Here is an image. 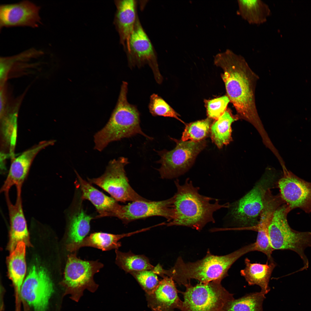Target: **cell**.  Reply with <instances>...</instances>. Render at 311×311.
I'll use <instances>...</instances> for the list:
<instances>
[{"mask_svg": "<svg viewBox=\"0 0 311 311\" xmlns=\"http://www.w3.org/2000/svg\"><path fill=\"white\" fill-rule=\"evenodd\" d=\"M117 10L114 24L119 34L120 43L126 51L128 48L130 36L133 31L138 15L137 1H115Z\"/></svg>", "mask_w": 311, "mask_h": 311, "instance_id": "d6986e66", "label": "cell"}, {"mask_svg": "<svg viewBox=\"0 0 311 311\" xmlns=\"http://www.w3.org/2000/svg\"><path fill=\"white\" fill-rule=\"evenodd\" d=\"M26 245L23 241L19 242L7 259L9 276L19 294H20L26 270Z\"/></svg>", "mask_w": 311, "mask_h": 311, "instance_id": "cb8c5ba5", "label": "cell"}, {"mask_svg": "<svg viewBox=\"0 0 311 311\" xmlns=\"http://www.w3.org/2000/svg\"><path fill=\"white\" fill-rule=\"evenodd\" d=\"M129 163L127 158L123 157L111 160L103 174L88 180L107 192L117 201L149 200L139 195L129 183L125 170V166Z\"/></svg>", "mask_w": 311, "mask_h": 311, "instance_id": "30bf717a", "label": "cell"}, {"mask_svg": "<svg viewBox=\"0 0 311 311\" xmlns=\"http://www.w3.org/2000/svg\"><path fill=\"white\" fill-rule=\"evenodd\" d=\"M9 67L4 62L0 60V78L1 81L3 80L5 78L6 72Z\"/></svg>", "mask_w": 311, "mask_h": 311, "instance_id": "836d02e7", "label": "cell"}, {"mask_svg": "<svg viewBox=\"0 0 311 311\" xmlns=\"http://www.w3.org/2000/svg\"><path fill=\"white\" fill-rule=\"evenodd\" d=\"M40 7L28 0L1 4L0 6V28L16 26L37 28L41 23Z\"/></svg>", "mask_w": 311, "mask_h": 311, "instance_id": "9a60e30c", "label": "cell"}, {"mask_svg": "<svg viewBox=\"0 0 311 311\" xmlns=\"http://www.w3.org/2000/svg\"><path fill=\"white\" fill-rule=\"evenodd\" d=\"M221 281L200 282L195 285L190 283L185 286V291L180 310L181 311H222L226 304L234 299L221 285Z\"/></svg>", "mask_w": 311, "mask_h": 311, "instance_id": "52a82bcc", "label": "cell"}, {"mask_svg": "<svg viewBox=\"0 0 311 311\" xmlns=\"http://www.w3.org/2000/svg\"><path fill=\"white\" fill-rule=\"evenodd\" d=\"M254 251V246L251 244L222 256L213 255L208 250L204 257L194 262H185L179 257L174 265L169 270L159 266L158 274L166 275L179 285L184 286L192 279L202 283L221 281L228 276V270L235 261L243 255Z\"/></svg>", "mask_w": 311, "mask_h": 311, "instance_id": "7a4b0ae2", "label": "cell"}, {"mask_svg": "<svg viewBox=\"0 0 311 311\" xmlns=\"http://www.w3.org/2000/svg\"><path fill=\"white\" fill-rule=\"evenodd\" d=\"M55 141L54 140L42 141L18 157L12 158L8 174L1 188L0 192H9L14 185L16 189H22L36 156L42 149L53 145Z\"/></svg>", "mask_w": 311, "mask_h": 311, "instance_id": "2e32d148", "label": "cell"}, {"mask_svg": "<svg viewBox=\"0 0 311 311\" xmlns=\"http://www.w3.org/2000/svg\"><path fill=\"white\" fill-rule=\"evenodd\" d=\"M211 121L209 118L191 122L186 125L181 140L194 142L202 141L210 131Z\"/></svg>", "mask_w": 311, "mask_h": 311, "instance_id": "f1b7e54d", "label": "cell"}, {"mask_svg": "<svg viewBox=\"0 0 311 311\" xmlns=\"http://www.w3.org/2000/svg\"><path fill=\"white\" fill-rule=\"evenodd\" d=\"M291 210L285 202L275 211L268 228V233L274 250H288L297 254L302 260L304 266L299 270H307L308 259L304 251L311 247V232H299L292 229L287 220L288 213Z\"/></svg>", "mask_w": 311, "mask_h": 311, "instance_id": "5b68a950", "label": "cell"}, {"mask_svg": "<svg viewBox=\"0 0 311 311\" xmlns=\"http://www.w3.org/2000/svg\"><path fill=\"white\" fill-rule=\"evenodd\" d=\"M126 52L130 67H140L147 64L151 69L157 83H162L163 77L159 70L156 52L138 15L130 39L128 48Z\"/></svg>", "mask_w": 311, "mask_h": 311, "instance_id": "7c38bea8", "label": "cell"}, {"mask_svg": "<svg viewBox=\"0 0 311 311\" xmlns=\"http://www.w3.org/2000/svg\"><path fill=\"white\" fill-rule=\"evenodd\" d=\"M103 266L98 261L78 258L77 252L68 255L62 283L72 299L78 301L85 289L92 292L96 290L98 285L94 280V276Z\"/></svg>", "mask_w": 311, "mask_h": 311, "instance_id": "ba28073f", "label": "cell"}, {"mask_svg": "<svg viewBox=\"0 0 311 311\" xmlns=\"http://www.w3.org/2000/svg\"><path fill=\"white\" fill-rule=\"evenodd\" d=\"M173 215L172 197L162 201H137L120 205L115 217L127 224L134 221L154 216L164 217L169 222Z\"/></svg>", "mask_w": 311, "mask_h": 311, "instance_id": "5bb4252c", "label": "cell"}, {"mask_svg": "<svg viewBox=\"0 0 311 311\" xmlns=\"http://www.w3.org/2000/svg\"><path fill=\"white\" fill-rule=\"evenodd\" d=\"M172 139L176 143L174 149L156 151L160 157L156 162L161 164L157 170L163 179L176 178L186 172L206 144L203 140L199 142L184 141Z\"/></svg>", "mask_w": 311, "mask_h": 311, "instance_id": "9c48e42d", "label": "cell"}, {"mask_svg": "<svg viewBox=\"0 0 311 311\" xmlns=\"http://www.w3.org/2000/svg\"><path fill=\"white\" fill-rule=\"evenodd\" d=\"M143 228L127 233L115 234L102 232H94L86 237L81 242L76 243L67 244V250L71 253L77 252L80 248L90 246L98 249L103 251L113 249H117L121 246L119 240L125 237L146 231Z\"/></svg>", "mask_w": 311, "mask_h": 311, "instance_id": "44dd1931", "label": "cell"}, {"mask_svg": "<svg viewBox=\"0 0 311 311\" xmlns=\"http://www.w3.org/2000/svg\"><path fill=\"white\" fill-rule=\"evenodd\" d=\"M0 115H2L4 110V100L3 98V93L2 91H1L0 94Z\"/></svg>", "mask_w": 311, "mask_h": 311, "instance_id": "e575fe53", "label": "cell"}, {"mask_svg": "<svg viewBox=\"0 0 311 311\" xmlns=\"http://www.w3.org/2000/svg\"><path fill=\"white\" fill-rule=\"evenodd\" d=\"M238 118L233 115L230 110L227 109L211 125L210 132L211 139L219 148L232 141L231 124Z\"/></svg>", "mask_w": 311, "mask_h": 311, "instance_id": "484cf974", "label": "cell"}, {"mask_svg": "<svg viewBox=\"0 0 311 311\" xmlns=\"http://www.w3.org/2000/svg\"><path fill=\"white\" fill-rule=\"evenodd\" d=\"M238 14L249 24L266 22L271 14L269 6L261 0H238Z\"/></svg>", "mask_w": 311, "mask_h": 311, "instance_id": "603a6c76", "label": "cell"}, {"mask_svg": "<svg viewBox=\"0 0 311 311\" xmlns=\"http://www.w3.org/2000/svg\"><path fill=\"white\" fill-rule=\"evenodd\" d=\"M156 289L151 293L146 294L148 307L153 311H174L180 310L182 301L178 295L174 280L165 275Z\"/></svg>", "mask_w": 311, "mask_h": 311, "instance_id": "ac0fdd59", "label": "cell"}, {"mask_svg": "<svg viewBox=\"0 0 311 311\" xmlns=\"http://www.w3.org/2000/svg\"><path fill=\"white\" fill-rule=\"evenodd\" d=\"M54 292L53 282L46 270L33 266L21 287L22 297L33 311H47Z\"/></svg>", "mask_w": 311, "mask_h": 311, "instance_id": "8fae6325", "label": "cell"}, {"mask_svg": "<svg viewBox=\"0 0 311 311\" xmlns=\"http://www.w3.org/2000/svg\"><path fill=\"white\" fill-rule=\"evenodd\" d=\"M16 191V198L14 204L11 201L9 192L4 193L10 224V240L8 249L10 253L15 249L20 242L23 241L27 246H31L26 221L23 209L22 189H17Z\"/></svg>", "mask_w": 311, "mask_h": 311, "instance_id": "e0dca14e", "label": "cell"}, {"mask_svg": "<svg viewBox=\"0 0 311 311\" xmlns=\"http://www.w3.org/2000/svg\"><path fill=\"white\" fill-rule=\"evenodd\" d=\"M258 232L255 244V251L261 252L267 256L268 261H273L272 254L274 250L270 243L268 230L257 227Z\"/></svg>", "mask_w": 311, "mask_h": 311, "instance_id": "d6a6232c", "label": "cell"}, {"mask_svg": "<svg viewBox=\"0 0 311 311\" xmlns=\"http://www.w3.org/2000/svg\"><path fill=\"white\" fill-rule=\"evenodd\" d=\"M128 83L123 81L117 104L109 120L94 136L95 149L101 151L112 142L138 134L153 139L142 130L140 113L136 106L128 102Z\"/></svg>", "mask_w": 311, "mask_h": 311, "instance_id": "277c9868", "label": "cell"}, {"mask_svg": "<svg viewBox=\"0 0 311 311\" xmlns=\"http://www.w3.org/2000/svg\"><path fill=\"white\" fill-rule=\"evenodd\" d=\"M175 183L177 191L172 197L173 216L166 223L167 226H182L201 231L207 223H215L214 212L223 208H229L228 203L220 204L219 200L200 194L199 188L195 187L187 179L181 185L178 179Z\"/></svg>", "mask_w": 311, "mask_h": 311, "instance_id": "3957f363", "label": "cell"}, {"mask_svg": "<svg viewBox=\"0 0 311 311\" xmlns=\"http://www.w3.org/2000/svg\"><path fill=\"white\" fill-rule=\"evenodd\" d=\"M75 172L81 191V198L90 201L94 206L98 213L97 217H115L120 205L117 201L94 187L83 179L76 171Z\"/></svg>", "mask_w": 311, "mask_h": 311, "instance_id": "ffe728a7", "label": "cell"}, {"mask_svg": "<svg viewBox=\"0 0 311 311\" xmlns=\"http://www.w3.org/2000/svg\"><path fill=\"white\" fill-rule=\"evenodd\" d=\"M276 180L274 175L267 173L245 195L230 205L232 219L242 227L257 226L268 191L277 187Z\"/></svg>", "mask_w": 311, "mask_h": 311, "instance_id": "8992f818", "label": "cell"}, {"mask_svg": "<svg viewBox=\"0 0 311 311\" xmlns=\"http://www.w3.org/2000/svg\"><path fill=\"white\" fill-rule=\"evenodd\" d=\"M215 63L223 70L221 77L227 96L234 107L238 118L253 124L259 123L255 99L258 76L243 56L230 50L219 56Z\"/></svg>", "mask_w": 311, "mask_h": 311, "instance_id": "6da1fadb", "label": "cell"}, {"mask_svg": "<svg viewBox=\"0 0 311 311\" xmlns=\"http://www.w3.org/2000/svg\"><path fill=\"white\" fill-rule=\"evenodd\" d=\"M283 174L277 182L281 197L292 210L299 208L311 213V182L298 177L283 168Z\"/></svg>", "mask_w": 311, "mask_h": 311, "instance_id": "4fadbf2b", "label": "cell"}, {"mask_svg": "<svg viewBox=\"0 0 311 311\" xmlns=\"http://www.w3.org/2000/svg\"><path fill=\"white\" fill-rule=\"evenodd\" d=\"M130 273L135 279L146 294L152 293L160 283L157 274L153 270L133 271Z\"/></svg>", "mask_w": 311, "mask_h": 311, "instance_id": "4dcf8cb0", "label": "cell"}, {"mask_svg": "<svg viewBox=\"0 0 311 311\" xmlns=\"http://www.w3.org/2000/svg\"><path fill=\"white\" fill-rule=\"evenodd\" d=\"M245 268L240 273L249 285H257L261 288V291L266 295L270 290L269 283L272 273L276 266L273 261H267L265 264L252 263L246 258L244 260Z\"/></svg>", "mask_w": 311, "mask_h": 311, "instance_id": "7402d4cb", "label": "cell"}, {"mask_svg": "<svg viewBox=\"0 0 311 311\" xmlns=\"http://www.w3.org/2000/svg\"><path fill=\"white\" fill-rule=\"evenodd\" d=\"M115 263L126 273L142 270H153L155 267L152 265L148 258L143 255H136L129 251L123 252L115 250Z\"/></svg>", "mask_w": 311, "mask_h": 311, "instance_id": "4316f807", "label": "cell"}, {"mask_svg": "<svg viewBox=\"0 0 311 311\" xmlns=\"http://www.w3.org/2000/svg\"><path fill=\"white\" fill-rule=\"evenodd\" d=\"M230 100L227 95L205 101L207 115L209 118L216 120L227 109Z\"/></svg>", "mask_w": 311, "mask_h": 311, "instance_id": "1f68e13d", "label": "cell"}, {"mask_svg": "<svg viewBox=\"0 0 311 311\" xmlns=\"http://www.w3.org/2000/svg\"><path fill=\"white\" fill-rule=\"evenodd\" d=\"M148 108L150 113L153 116L173 117L183 122L179 118V115L157 94L154 93L151 96Z\"/></svg>", "mask_w": 311, "mask_h": 311, "instance_id": "f546056e", "label": "cell"}, {"mask_svg": "<svg viewBox=\"0 0 311 311\" xmlns=\"http://www.w3.org/2000/svg\"><path fill=\"white\" fill-rule=\"evenodd\" d=\"M260 291L250 293L237 299L228 301L222 311H263V304L266 298Z\"/></svg>", "mask_w": 311, "mask_h": 311, "instance_id": "83f0119b", "label": "cell"}, {"mask_svg": "<svg viewBox=\"0 0 311 311\" xmlns=\"http://www.w3.org/2000/svg\"><path fill=\"white\" fill-rule=\"evenodd\" d=\"M92 219L81 207L69 216L67 244L79 243L86 237L90 231V223Z\"/></svg>", "mask_w": 311, "mask_h": 311, "instance_id": "d4e9b609", "label": "cell"}]
</instances>
